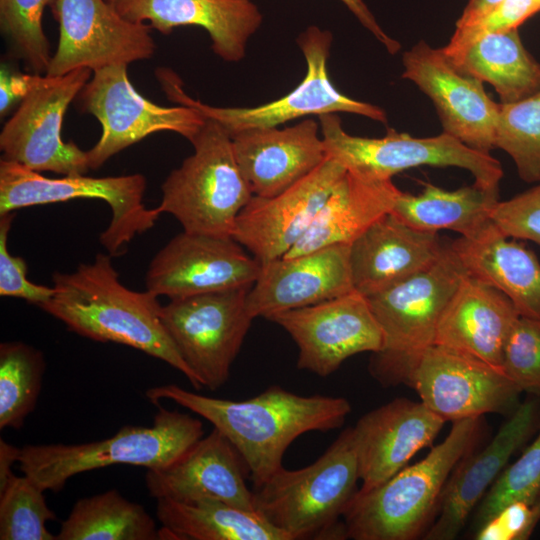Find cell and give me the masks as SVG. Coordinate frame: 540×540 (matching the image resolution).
<instances>
[{
	"mask_svg": "<svg viewBox=\"0 0 540 540\" xmlns=\"http://www.w3.org/2000/svg\"><path fill=\"white\" fill-rule=\"evenodd\" d=\"M146 397L153 404L171 400L210 422L241 455L255 489L283 467L296 438L337 429L352 410L346 398L301 396L278 385L244 400L209 397L176 384L152 387Z\"/></svg>",
	"mask_w": 540,
	"mask_h": 540,
	"instance_id": "cell-1",
	"label": "cell"
},
{
	"mask_svg": "<svg viewBox=\"0 0 540 540\" xmlns=\"http://www.w3.org/2000/svg\"><path fill=\"white\" fill-rule=\"evenodd\" d=\"M111 257L98 253L73 272H55L54 292L39 307L82 337L126 345L166 362L201 389L162 323L158 296L125 287Z\"/></svg>",
	"mask_w": 540,
	"mask_h": 540,
	"instance_id": "cell-2",
	"label": "cell"
},
{
	"mask_svg": "<svg viewBox=\"0 0 540 540\" xmlns=\"http://www.w3.org/2000/svg\"><path fill=\"white\" fill-rule=\"evenodd\" d=\"M482 431V417L453 421L446 438L425 458L367 492L357 491L342 515L346 537L414 540L421 536L437 516L451 473L475 449Z\"/></svg>",
	"mask_w": 540,
	"mask_h": 540,
	"instance_id": "cell-3",
	"label": "cell"
},
{
	"mask_svg": "<svg viewBox=\"0 0 540 540\" xmlns=\"http://www.w3.org/2000/svg\"><path fill=\"white\" fill-rule=\"evenodd\" d=\"M154 404L158 410L150 426L125 425L109 438L81 444L26 445L19 468L43 490L58 492L71 477L112 465L166 467L204 436L203 423Z\"/></svg>",
	"mask_w": 540,
	"mask_h": 540,
	"instance_id": "cell-4",
	"label": "cell"
},
{
	"mask_svg": "<svg viewBox=\"0 0 540 540\" xmlns=\"http://www.w3.org/2000/svg\"><path fill=\"white\" fill-rule=\"evenodd\" d=\"M359 478L352 427L312 464L282 467L254 492L255 511L290 540L345 539L340 522Z\"/></svg>",
	"mask_w": 540,
	"mask_h": 540,
	"instance_id": "cell-5",
	"label": "cell"
},
{
	"mask_svg": "<svg viewBox=\"0 0 540 540\" xmlns=\"http://www.w3.org/2000/svg\"><path fill=\"white\" fill-rule=\"evenodd\" d=\"M450 242L428 267L366 297L384 335L369 371L383 386L404 384L420 356L434 345L441 315L467 274Z\"/></svg>",
	"mask_w": 540,
	"mask_h": 540,
	"instance_id": "cell-6",
	"label": "cell"
},
{
	"mask_svg": "<svg viewBox=\"0 0 540 540\" xmlns=\"http://www.w3.org/2000/svg\"><path fill=\"white\" fill-rule=\"evenodd\" d=\"M191 143L194 153L164 180L156 208L174 216L183 231L232 237L239 213L253 196L232 138L217 121L206 118Z\"/></svg>",
	"mask_w": 540,
	"mask_h": 540,
	"instance_id": "cell-7",
	"label": "cell"
},
{
	"mask_svg": "<svg viewBox=\"0 0 540 540\" xmlns=\"http://www.w3.org/2000/svg\"><path fill=\"white\" fill-rule=\"evenodd\" d=\"M332 34L310 26L298 36L307 72L303 81L285 96L251 108L214 107L188 96L178 75L168 68L155 71L164 93L171 101L190 106L205 118L217 121L230 136L242 131L277 127L280 124L307 115L347 112L387 122L385 111L367 102L347 97L335 88L329 79L327 61Z\"/></svg>",
	"mask_w": 540,
	"mask_h": 540,
	"instance_id": "cell-8",
	"label": "cell"
},
{
	"mask_svg": "<svg viewBox=\"0 0 540 540\" xmlns=\"http://www.w3.org/2000/svg\"><path fill=\"white\" fill-rule=\"evenodd\" d=\"M146 179L142 174L90 177L85 174L49 178L19 163L0 160V215L17 209L99 199L111 208V221L99 241L111 256L124 252L138 234L151 229L161 213L143 203Z\"/></svg>",
	"mask_w": 540,
	"mask_h": 540,
	"instance_id": "cell-9",
	"label": "cell"
},
{
	"mask_svg": "<svg viewBox=\"0 0 540 540\" xmlns=\"http://www.w3.org/2000/svg\"><path fill=\"white\" fill-rule=\"evenodd\" d=\"M319 122L327 157L364 177L391 180L399 172L425 165L466 169L475 183L492 189H498L503 177L501 163L490 153L472 149L445 132L416 138L388 129L382 138H367L348 134L336 113L319 115Z\"/></svg>",
	"mask_w": 540,
	"mask_h": 540,
	"instance_id": "cell-10",
	"label": "cell"
},
{
	"mask_svg": "<svg viewBox=\"0 0 540 540\" xmlns=\"http://www.w3.org/2000/svg\"><path fill=\"white\" fill-rule=\"evenodd\" d=\"M251 286L169 299L161 320L201 384L222 387L254 320L247 306Z\"/></svg>",
	"mask_w": 540,
	"mask_h": 540,
	"instance_id": "cell-11",
	"label": "cell"
},
{
	"mask_svg": "<svg viewBox=\"0 0 540 540\" xmlns=\"http://www.w3.org/2000/svg\"><path fill=\"white\" fill-rule=\"evenodd\" d=\"M126 64H114L92 72L78 94L79 107L99 121L102 133L87 150L90 169L145 137L162 131L175 132L190 142L206 122L190 106L162 107L143 97L131 84Z\"/></svg>",
	"mask_w": 540,
	"mask_h": 540,
	"instance_id": "cell-12",
	"label": "cell"
},
{
	"mask_svg": "<svg viewBox=\"0 0 540 540\" xmlns=\"http://www.w3.org/2000/svg\"><path fill=\"white\" fill-rule=\"evenodd\" d=\"M91 75L88 68L61 76L40 75L0 133L1 159L37 172L87 173V151L74 142H64L61 131L69 104Z\"/></svg>",
	"mask_w": 540,
	"mask_h": 540,
	"instance_id": "cell-13",
	"label": "cell"
},
{
	"mask_svg": "<svg viewBox=\"0 0 540 540\" xmlns=\"http://www.w3.org/2000/svg\"><path fill=\"white\" fill-rule=\"evenodd\" d=\"M404 384L445 422L512 414L522 393L503 370L439 345L424 351Z\"/></svg>",
	"mask_w": 540,
	"mask_h": 540,
	"instance_id": "cell-14",
	"label": "cell"
},
{
	"mask_svg": "<svg viewBox=\"0 0 540 540\" xmlns=\"http://www.w3.org/2000/svg\"><path fill=\"white\" fill-rule=\"evenodd\" d=\"M298 348L297 367L320 377L334 373L349 357L377 353L384 335L367 298L353 290L314 305L275 313Z\"/></svg>",
	"mask_w": 540,
	"mask_h": 540,
	"instance_id": "cell-15",
	"label": "cell"
},
{
	"mask_svg": "<svg viewBox=\"0 0 540 540\" xmlns=\"http://www.w3.org/2000/svg\"><path fill=\"white\" fill-rule=\"evenodd\" d=\"M52 13L59 24V40L48 76L128 65L155 53L151 27L126 20L107 0H57Z\"/></svg>",
	"mask_w": 540,
	"mask_h": 540,
	"instance_id": "cell-16",
	"label": "cell"
},
{
	"mask_svg": "<svg viewBox=\"0 0 540 540\" xmlns=\"http://www.w3.org/2000/svg\"><path fill=\"white\" fill-rule=\"evenodd\" d=\"M261 263L232 237L182 231L152 258L146 290L177 299L251 286Z\"/></svg>",
	"mask_w": 540,
	"mask_h": 540,
	"instance_id": "cell-17",
	"label": "cell"
},
{
	"mask_svg": "<svg viewBox=\"0 0 540 540\" xmlns=\"http://www.w3.org/2000/svg\"><path fill=\"white\" fill-rule=\"evenodd\" d=\"M347 169L327 157L315 170L283 192L253 195L232 232L261 264L283 257L304 236Z\"/></svg>",
	"mask_w": 540,
	"mask_h": 540,
	"instance_id": "cell-18",
	"label": "cell"
},
{
	"mask_svg": "<svg viewBox=\"0 0 540 540\" xmlns=\"http://www.w3.org/2000/svg\"><path fill=\"white\" fill-rule=\"evenodd\" d=\"M403 78L414 82L433 101L444 132L483 153L495 148L498 106L483 82L457 69L442 48L424 41L403 55Z\"/></svg>",
	"mask_w": 540,
	"mask_h": 540,
	"instance_id": "cell-19",
	"label": "cell"
},
{
	"mask_svg": "<svg viewBox=\"0 0 540 540\" xmlns=\"http://www.w3.org/2000/svg\"><path fill=\"white\" fill-rule=\"evenodd\" d=\"M539 397L530 395L510 414L483 449H474L459 461L444 487L437 517L424 534V539L452 540L457 537L511 456L538 430Z\"/></svg>",
	"mask_w": 540,
	"mask_h": 540,
	"instance_id": "cell-20",
	"label": "cell"
},
{
	"mask_svg": "<svg viewBox=\"0 0 540 540\" xmlns=\"http://www.w3.org/2000/svg\"><path fill=\"white\" fill-rule=\"evenodd\" d=\"M445 421L421 401L394 400L364 414L352 427L362 482L367 492L407 466L421 449L433 442Z\"/></svg>",
	"mask_w": 540,
	"mask_h": 540,
	"instance_id": "cell-21",
	"label": "cell"
},
{
	"mask_svg": "<svg viewBox=\"0 0 540 540\" xmlns=\"http://www.w3.org/2000/svg\"><path fill=\"white\" fill-rule=\"evenodd\" d=\"M354 290L350 245L336 244L261 264L247 306L253 318L314 305Z\"/></svg>",
	"mask_w": 540,
	"mask_h": 540,
	"instance_id": "cell-22",
	"label": "cell"
},
{
	"mask_svg": "<svg viewBox=\"0 0 540 540\" xmlns=\"http://www.w3.org/2000/svg\"><path fill=\"white\" fill-rule=\"evenodd\" d=\"M247 467L232 443L217 429L198 440L172 464L148 469L145 484L157 499H216L255 511L254 492L245 480Z\"/></svg>",
	"mask_w": 540,
	"mask_h": 540,
	"instance_id": "cell-23",
	"label": "cell"
},
{
	"mask_svg": "<svg viewBox=\"0 0 540 540\" xmlns=\"http://www.w3.org/2000/svg\"><path fill=\"white\" fill-rule=\"evenodd\" d=\"M126 20L149 22L164 35L179 26H198L211 39L213 52L227 62L246 54L249 38L263 16L251 0H107Z\"/></svg>",
	"mask_w": 540,
	"mask_h": 540,
	"instance_id": "cell-24",
	"label": "cell"
},
{
	"mask_svg": "<svg viewBox=\"0 0 540 540\" xmlns=\"http://www.w3.org/2000/svg\"><path fill=\"white\" fill-rule=\"evenodd\" d=\"M313 119L290 127L252 129L230 136L238 165L253 195L275 196L303 179L326 158Z\"/></svg>",
	"mask_w": 540,
	"mask_h": 540,
	"instance_id": "cell-25",
	"label": "cell"
},
{
	"mask_svg": "<svg viewBox=\"0 0 540 540\" xmlns=\"http://www.w3.org/2000/svg\"><path fill=\"white\" fill-rule=\"evenodd\" d=\"M449 241L436 232L417 230L391 212L350 244L354 290L376 294L434 263Z\"/></svg>",
	"mask_w": 540,
	"mask_h": 540,
	"instance_id": "cell-26",
	"label": "cell"
},
{
	"mask_svg": "<svg viewBox=\"0 0 540 540\" xmlns=\"http://www.w3.org/2000/svg\"><path fill=\"white\" fill-rule=\"evenodd\" d=\"M519 316L505 294L466 274L441 315L434 345L503 370L505 344Z\"/></svg>",
	"mask_w": 540,
	"mask_h": 540,
	"instance_id": "cell-27",
	"label": "cell"
},
{
	"mask_svg": "<svg viewBox=\"0 0 540 540\" xmlns=\"http://www.w3.org/2000/svg\"><path fill=\"white\" fill-rule=\"evenodd\" d=\"M466 273L501 291L521 316L540 317V261L492 221L473 237L450 242Z\"/></svg>",
	"mask_w": 540,
	"mask_h": 540,
	"instance_id": "cell-28",
	"label": "cell"
},
{
	"mask_svg": "<svg viewBox=\"0 0 540 540\" xmlns=\"http://www.w3.org/2000/svg\"><path fill=\"white\" fill-rule=\"evenodd\" d=\"M400 190L392 180H378L347 170L304 236L283 257L350 245L374 222L390 213Z\"/></svg>",
	"mask_w": 540,
	"mask_h": 540,
	"instance_id": "cell-29",
	"label": "cell"
},
{
	"mask_svg": "<svg viewBox=\"0 0 540 540\" xmlns=\"http://www.w3.org/2000/svg\"><path fill=\"white\" fill-rule=\"evenodd\" d=\"M163 539L290 540L257 512L216 499L156 500Z\"/></svg>",
	"mask_w": 540,
	"mask_h": 540,
	"instance_id": "cell-30",
	"label": "cell"
},
{
	"mask_svg": "<svg viewBox=\"0 0 540 540\" xmlns=\"http://www.w3.org/2000/svg\"><path fill=\"white\" fill-rule=\"evenodd\" d=\"M498 198V189L475 182L452 191L425 183L418 195L400 190L391 213L417 230L438 233L445 229L469 238L491 222Z\"/></svg>",
	"mask_w": 540,
	"mask_h": 540,
	"instance_id": "cell-31",
	"label": "cell"
},
{
	"mask_svg": "<svg viewBox=\"0 0 540 540\" xmlns=\"http://www.w3.org/2000/svg\"><path fill=\"white\" fill-rule=\"evenodd\" d=\"M449 60L460 71L491 84L501 103L517 102L540 90V64L525 49L518 28L484 36Z\"/></svg>",
	"mask_w": 540,
	"mask_h": 540,
	"instance_id": "cell-32",
	"label": "cell"
},
{
	"mask_svg": "<svg viewBox=\"0 0 540 540\" xmlns=\"http://www.w3.org/2000/svg\"><path fill=\"white\" fill-rule=\"evenodd\" d=\"M155 520L117 489L79 499L61 522L56 540H159Z\"/></svg>",
	"mask_w": 540,
	"mask_h": 540,
	"instance_id": "cell-33",
	"label": "cell"
},
{
	"mask_svg": "<svg viewBox=\"0 0 540 540\" xmlns=\"http://www.w3.org/2000/svg\"><path fill=\"white\" fill-rule=\"evenodd\" d=\"M46 369L44 354L21 341L0 344V429H19L34 411Z\"/></svg>",
	"mask_w": 540,
	"mask_h": 540,
	"instance_id": "cell-34",
	"label": "cell"
},
{
	"mask_svg": "<svg viewBox=\"0 0 540 540\" xmlns=\"http://www.w3.org/2000/svg\"><path fill=\"white\" fill-rule=\"evenodd\" d=\"M494 143L513 159L523 181L540 182V90L499 104Z\"/></svg>",
	"mask_w": 540,
	"mask_h": 540,
	"instance_id": "cell-35",
	"label": "cell"
},
{
	"mask_svg": "<svg viewBox=\"0 0 540 540\" xmlns=\"http://www.w3.org/2000/svg\"><path fill=\"white\" fill-rule=\"evenodd\" d=\"M45 490L30 477L14 473L0 486L1 540H56L47 522L56 515L46 502Z\"/></svg>",
	"mask_w": 540,
	"mask_h": 540,
	"instance_id": "cell-36",
	"label": "cell"
},
{
	"mask_svg": "<svg viewBox=\"0 0 540 540\" xmlns=\"http://www.w3.org/2000/svg\"><path fill=\"white\" fill-rule=\"evenodd\" d=\"M57 0H0V24L17 56L35 74H46L52 58L42 19Z\"/></svg>",
	"mask_w": 540,
	"mask_h": 540,
	"instance_id": "cell-37",
	"label": "cell"
},
{
	"mask_svg": "<svg viewBox=\"0 0 540 540\" xmlns=\"http://www.w3.org/2000/svg\"><path fill=\"white\" fill-rule=\"evenodd\" d=\"M537 432L534 441L514 463L505 467L480 500L475 529L512 501L540 495V424Z\"/></svg>",
	"mask_w": 540,
	"mask_h": 540,
	"instance_id": "cell-38",
	"label": "cell"
},
{
	"mask_svg": "<svg viewBox=\"0 0 540 540\" xmlns=\"http://www.w3.org/2000/svg\"><path fill=\"white\" fill-rule=\"evenodd\" d=\"M502 367L522 392L540 396V317L517 318L505 344Z\"/></svg>",
	"mask_w": 540,
	"mask_h": 540,
	"instance_id": "cell-39",
	"label": "cell"
},
{
	"mask_svg": "<svg viewBox=\"0 0 540 540\" xmlns=\"http://www.w3.org/2000/svg\"><path fill=\"white\" fill-rule=\"evenodd\" d=\"M539 11V0H503L474 21L456 25L449 43L442 50L449 59H452L480 38L518 28Z\"/></svg>",
	"mask_w": 540,
	"mask_h": 540,
	"instance_id": "cell-40",
	"label": "cell"
},
{
	"mask_svg": "<svg viewBox=\"0 0 540 540\" xmlns=\"http://www.w3.org/2000/svg\"><path fill=\"white\" fill-rule=\"evenodd\" d=\"M490 219L506 237L540 246V182L508 200L498 201Z\"/></svg>",
	"mask_w": 540,
	"mask_h": 540,
	"instance_id": "cell-41",
	"label": "cell"
},
{
	"mask_svg": "<svg viewBox=\"0 0 540 540\" xmlns=\"http://www.w3.org/2000/svg\"><path fill=\"white\" fill-rule=\"evenodd\" d=\"M14 217V212L0 215V296L21 298L41 306L51 298L54 288L29 281L26 261L8 251V233Z\"/></svg>",
	"mask_w": 540,
	"mask_h": 540,
	"instance_id": "cell-42",
	"label": "cell"
},
{
	"mask_svg": "<svg viewBox=\"0 0 540 540\" xmlns=\"http://www.w3.org/2000/svg\"><path fill=\"white\" fill-rule=\"evenodd\" d=\"M540 521V495L515 500L475 529L476 540H526Z\"/></svg>",
	"mask_w": 540,
	"mask_h": 540,
	"instance_id": "cell-43",
	"label": "cell"
},
{
	"mask_svg": "<svg viewBox=\"0 0 540 540\" xmlns=\"http://www.w3.org/2000/svg\"><path fill=\"white\" fill-rule=\"evenodd\" d=\"M40 74L9 73L1 69L0 74V114L4 116L17 102H21L33 88Z\"/></svg>",
	"mask_w": 540,
	"mask_h": 540,
	"instance_id": "cell-44",
	"label": "cell"
},
{
	"mask_svg": "<svg viewBox=\"0 0 540 540\" xmlns=\"http://www.w3.org/2000/svg\"><path fill=\"white\" fill-rule=\"evenodd\" d=\"M355 15L360 23L368 29L378 41H380L391 54L400 49L398 41L388 36L381 26L377 23L375 17L366 6L363 0H340Z\"/></svg>",
	"mask_w": 540,
	"mask_h": 540,
	"instance_id": "cell-45",
	"label": "cell"
},
{
	"mask_svg": "<svg viewBox=\"0 0 540 540\" xmlns=\"http://www.w3.org/2000/svg\"><path fill=\"white\" fill-rule=\"evenodd\" d=\"M21 448L0 439V486L13 474L12 466L18 462Z\"/></svg>",
	"mask_w": 540,
	"mask_h": 540,
	"instance_id": "cell-46",
	"label": "cell"
},
{
	"mask_svg": "<svg viewBox=\"0 0 540 540\" xmlns=\"http://www.w3.org/2000/svg\"><path fill=\"white\" fill-rule=\"evenodd\" d=\"M503 0H468L456 25H462L474 21L486 14Z\"/></svg>",
	"mask_w": 540,
	"mask_h": 540,
	"instance_id": "cell-47",
	"label": "cell"
},
{
	"mask_svg": "<svg viewBox=\"0 0 540 540\" xmlns=\"http://www.w3.org/2000/svg\"><path fill=\"white\" fill-rule=\"evenodd\" d=\"M540 1V0H539Z\"/></svg>",
	"mask_w": 540,
	"mask_h": 540,
	"instance_id": "cell-48",
	"label": "cell"
}]
</instances>
